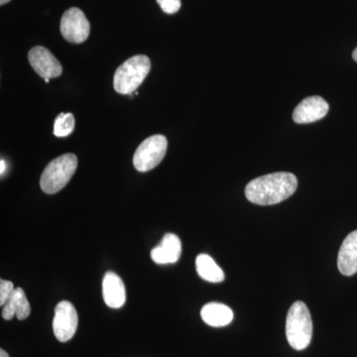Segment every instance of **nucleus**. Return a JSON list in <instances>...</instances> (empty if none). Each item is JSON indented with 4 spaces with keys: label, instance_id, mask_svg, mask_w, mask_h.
<instances>
[{
    "label": "nucleus",
    "instance_id": "obj_1",
    "mask_svg": "<svg viewBox=\"0 0 357 357\" xmlns=\"http://www.w3.org/2000/svg\"><path fill=\"white\" fill-rule=\"evenodd\" d=\"M297 188L298 180L292 173L268 174L248 183L245 197L252 204L271 206L290 198Z\"/></svg>",
    "mask_w": 357,
    "mask_h": 357
},
{
    "label": "nucleus",
    "instance_id": "obj_2",
    "mask_svg": "<svg viewBox=\"0 0 357 357\" xmlns=\"http://www.w3.org/2000/svg\"><path fill=\"white\" fill-rule=\"evenodd\" d=\"M286 337L290 347L303 351L311 344L312 321L307 305L302 301L294 303L286 319Z\"/></svg>",
    "mask_w": 357,
    "mask_h": 357
},
{
    "label": "nucleus",
    "instance_id": "obj_3",
    "mask_svg": "<svg viewBox=\"0 0 357 357\" xmlns=\"http://www.w3.org/2000/svg\"><path fill=\"white\" fill-rule=\"evenodd\" d=\"M151 70L150 59L145 55L133 56L115 70L114 88L121 95H130L146 79Z\"/></svg>",
    "mask_w": 357,
    "mask_h": 357
},
{
    "label": "nucleus",
    "instance_id": "obj_4",
    "mask_svg": "<svg viewBox=\"0 0 357 357\" xmlns=\"http://www.w3.org/2000/svg\"><path fill=\"white\" fill-rule=\"evenodd\" d=\"M77 168V158L74 154H65L47 165L42 173L40 185L48 195L56 194L64 189Z\"/></svg>",
    "mask_w": 357,
    "mask_h": 357
},
{
    "label": "nucleus",
    "instance_id": "obj_5",
    "mask_svg": "<svg viewBox=\"0 0 357 357\" xmlns=\"http://www.w3.org/2000/svg\"><path fill=\"white\" fill-rule=\"evenodd\" d=\"M168 141L164 135L150 136L136 149L133 156V165L139 172H148L161 163L165 157Z\"/></svg>",
    "mask_w": 357,
    "mask_h": 357
},
{
    "label": "nucleus",
    "instance_id": "obj_6",
    "mask_svg": "<svg viewBox=\"0 0 357 357\" xmlns=\"http://www.w3.org/2000/svg\"><path fill=\"white\" fill-rule=\"evenodd\" d=\"M77 312L76 307L69 301L59 303L53 319V331L56 338L61 342L72 340L77 332Z\"/></svg>",
    "mask_w": 357,
    "mask_h": 357
},
{
    "label": "nucleus",
    "instance_id": "obj_7",
    "mask_svg": "<svg viewBox=\"0 0 357 357\" xmlns=\"http://www.w3.org/2000/svg\"><path fill=\"white\" fill-rule=\"evenodd\" d=\"M91 25L81 9L72 7L68 9L61 20V33L70 43H83L88 39Z\"/></svg>",
    "mask_w": 357,
    "mask_h": 357
},
{
    "label": "nucleus",
    "instance_id": "obj_8",
    "mask_svg": "<svg viewBox=\"0 0 357 357\" xmlns=\"http://www.w3.org/2000/svg\"><path fill=\"white\" fill-rule=\"evenodd\" d=\"M28 60L35 72L43 79H53L60 77L63 68L55 56L48 49L36 46L28 54Z\"/></svg>",
    "mask_w": 357,
    "mask_h": 357
},
{
    "label": "nucleus",
    "instance_id": "obj_9",
    "mask_svg": "<svg viewBox=\"0 0 357 357\" xmlns=\"http://www.w3.org/2000/svg\"><path fill=\"white\" fill-rule=\"evenodd\" d=\"M328 103L321 96H314L305 98L299 103L293 112L296 123L306 124L318 121L328 114Z\"/></svg>",
    "mask_w": 357,
    "mask_h": 357
},
{
    "label": "nucleus",
    "instance_id": "obj_10",
    "mask_svg": "<svg viewBox=\"0 0 357 357\" xmlns=\"http://www.w3.org/2000/svg\"><path fill=\"white\" fill-rule=\"evenodd\" d=\"M182 243L176 234H167L161 243L152 249L151 258L157 264H172L180 259Z\"/></svg>",
    "mask_w": 357,
    "mask_h": 357
},
{
    "label": "nucleus",
    "instance_id": "obj_11",
    "mask_svg": "<svg viewBox=\"0 0 357 357\" xmlns=\"http://www.w3.org/2000/svg\"><path fill=\"white\" fill-rule=\"evenodd\" d=\"M102 297L107 306L119 309L126 301V286L119 275L107 272L102 280Z\"/></svg>",
    "mask_w": 357,
    "mask_h": 357
},
{
    "label": "nucleus",
    "instance_id": "obj_12",
    "mask_svg": "<svg viewBox=\"0 0 357 357\" xmlns=\"http://www.w3.org/2000/svg\"><path fill=\"white\" fill-rule=\"evenodd\" d=\"M337 267L344 276L357 273V229L345 237L337 256Z\"/></svg>",
    "mask_w": 357,
    "mask_h": 357
},
{
    "label": "nucleus",
    "instance_id": "obj_13",
    "mask_svg": "<svg viewBox=\"0 0 357 357\" xmlns=\"http://www.w3.org/2000/svg\"><path fill=\"white\" fill-rule=\"evenodd\" d=\"M201 317L206 325L213 328H222L231 323L234 312L227 305L211 302L204 305L201 311Z\"/></svg>",
    "mask_w": 357,
    "mask_h": 357
},
{
    "label": "nucleus",
    "instance_id": "obj_14",
    "mask_svg": "<svg viewBox=\"0 0 357 357\" xmlns=\"http://www.w3.org/2000/svg\"><path fill=\"white\" fill-rule=\"evenodd\" d=\"M31 307L26 298L23 289L15 288L10 299L3 306L2 318L10 321L16 317L20 321H23L30 316Z\"/></svg>",
    "mask_w": 357,
    "mask_h": 357
},
{
    "label": "nucleus",
    "instance_id": "obj_15",
    "mask_svg": "<svg viewBox=\"0 0 357 357\" xmlns=\"http://www.w3.org/2000/svg\"><path fill=\"white\" fill-rule=\"evenodd\" d=\"M197 272L204 280L211 283H220L225 280V273L215 260L208 255H198L196 259Z\"/></svg>",
    "mask_w": 357,
    "mask_h": 357
},
{
    "label": "nucleus",
    "instance_id": "obj_16",
    "mask_svg": "<svg viewBox=\"0 0 357 357\" xmlns=\"http://www.w3.org/2000/svg\"><path fill=\"white\" fill-rule=\"evenodd\" d=\"M75 129V116L73 114H61L54 123V135L66 137L73 133Z\"/></svg>",
    "mask_w": 357,
    "mask_h": 357
},
{
    "label": "nucleus",
    "instance_id": "obj_17",
    "mask_svg": "<svg viewBox=\"0 0 357 357\" xmlns=\"http://www.w3.org/2000/svg\"><path fill=\"white\" fill-rule=\"evenodd\" d=\"M15 290L13 282L0 280V306L3 307L8 302Z\"/></svg>",
    "mask_w": 357,
    "mask_h": 357
},
{
    "label": "nucleus",
    "instance_id": "obj_18",
    "mask_svg": "<svg viewBox=\"0 0 357 357\" xmlns=\"http://www.w3.org/2000/svg\"><path fill=\"white\" fill-rule=\"evenodd\" d=\"M157 2L167 14L177 13L181 8V0H157Z\"/></svg>",
    "mask_w": 357,
    "mask_h": 357
},
{
    "label": "nucleus",
    "instance_id": "obj_19",
    "mask_svg": "<svg viewBox=\"0 0 357 357\" xmlns=\"http://www.w3.org/2000/svg\"><path fill=\"white\" fill-rule=\"evenodd\" d=\"M0 174L1 175H3V173L6 172V162L4 161L3 159H1V161H0Z\"/></svg>",
    "mask_w": 357,
    "mask_h": 357
},
{
    "label": "nucleus",
    "instance_id": "obj_20",
    "mask_svg": "<svg viewBox=\"0 0 357 357\" xmlns=\"http://www.w3.org/2000/svg\"><path fill=\"white\" fill-rule=\"evenodd\" d=\"M0 357H9V356L4 349H1V351H0Z\"/></svg>",
    "mask_w": 357,
    "mask_h": 357
},
{
    "label": "nucleus",
    "instance_id": "obj_21",
    "mask_svg": "<svg viewBox=\"0 0 357 357\" xmlns=\"http://www.w3.org/2000/svg\"><path fill=\"white\" fill-rule=\"evenodd\" d=\"M352 57H354V60L357 62V48L354 51V54H352Z\"/></svg>",
    "mask_w": 357,
    "mask_h": 357
},
{
    "label": "nucleus",
    "instance_id": "obj_22",
    "mask_svg": "<svg viewBox=\"0 0 357 357\" xmlns=\"http://www.w3.org/2000/svg\"><path fill=\"white\" fill-rule=\"evenodd\" d=\"M9 1H11V0H0V4L4 6V4L8 3Z\"/></svg>",
    "mask_w": 357,
    "mask_h": 357
},
{
    "label": "nucleus",
    "instance_id": "obj_23",
    "mask_svg": "<svg viewBox=\"0 0 357 357\" xmlns=\"http://www.w3.org/2000/svg\"><path fill=\"white\" fill-rule=\"evenodd\" d=\"M44 81H45V83L48 84L49 81H50V79H45Z\"/></svg>",
    "mask_w": 357,
    "mask_h": 357
}]
</instances>
